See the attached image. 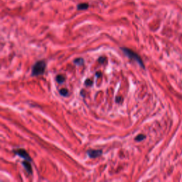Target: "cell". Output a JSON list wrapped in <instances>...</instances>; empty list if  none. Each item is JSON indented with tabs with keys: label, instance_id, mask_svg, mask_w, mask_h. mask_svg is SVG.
I'll list each match as a JSON object with an SVG mask.
<instances>
[{
	"label": "cell",
	"instance_id": "obj_6",
	"mask_svg": "<svg viewBox=\"0 0 182 182\" xmlns=\"http://www.w3.org/2000/svg\"><path fill=\"white\" fill-rule=\"evenodd\" d=\"M88 7H89V4L88 3H80L77 6V9L78 10H85Z\"/></svg>",
	"mask_w": 182,
	"mask_h": 182
},
{
	"label": "cell",
	"instance_id": "obj_11",
	"mask_svg": "<svg viewBox=\"0 0 182 182\" xmlns=\"http://www.w3.org/2000/svg\"><path fill=\"white\" fill-rule=\"evenodd\" d=\"M85 84L86 85H91L92 84V81L91 80V79H87L86 80V81L85 82Z\"/></svg>",
	"mask_w": 182,
	"mask_h": 182
},
{
	"label": "cell",
	"instance_id": "obj_8",
	"mask_svg": "<svg viewBox=\"0 0 182 182\" xmlns=\"http://www.w3.org/2000/svg\"><path fill=\"white\" fill-rule=\"evenodd\" d=\"M83 63H84V60H83V58H76V59L74 60V63L78 65H83Z\"/></svg>",
	"mask_w": 182,
	"mask_h": 182
},
{
	"label": "cell",
	"instance_id": "obj_2",
	"mask_svg": "<svg viewBox=\"0 0 182 182\" xmlns=\"http://www.w3.org/2000/svg\"><path fill=\"white\" fill-rule=\"evenodd\" d=\"M46 67V63L44 61H37L32 68V76H37L39 75H42L44 73Z\"/></svg>",
	"mask_w": 182,
	"mask_h": 182
},
{
	"label": "cell",
	"instance_id": "obj_10",
	"mask_svg": "<svg viewBox=\"0 0 182 182\" xmlns=\"http://www.w3.org/2000/svg\"><path fill=\"white\" fill-rule=\"evenodd\" d=\"M60 94L63 96H67L68 94V91L66 88H63L60 91Z\"/></svg>",
	"mask_w": 182,
	"mask_h": 182
},
{
	"label": "cell",
	"instance_id": "obj_12",
	"mask_svg": "<svg viewBox=\"0 0 182 182\" xmlns=\"http://www.w3.org/2000/svg\"><path fill=\"white\" fill-rule=\"evenodd\" d=\"M98 61H99V62H100V63H103L105 61V58H103V57H101V58H99V60H98Z\"/></svg>",
	"mask_w": 182,
	"mask_h": 182
},
{
	"label": "cell",
	"instance_id": "obj_7",
	"mask_svg": "<svg viewBox=\"0 0 182 182\" xmlns=\"http://www.w3.org/2000/svg\"><path fill=\"white\" fill-rule=\"evenodd\" d=\"M56 80L58 83H63L65 81V76L63 75H58L56 76Z\"/></svg>",
	"mask_w": 182,
	"mask_h": 182
},
{
	"label": "cell",
	"instance_id": "obj_3",
	"mask_svg": "<svg viewBox=\"0 0 182 182\" xmlns=\"http://www.w3.org/2000/svg\"><path fill=\"white\" fill-rule=\"evenodd\" d=\"M14 152H15V154L16 155H18V156H19L20 157L23 158L24 159L27 160V161H31V159L30 156L28 155V154L26 152L24 149H18L15 150Z\"/></svg>",
	"mask_w": 182,
	"mask_h": 182
},
{
	"label": "cell",
	"instance_id": "obj_1",
	"mask_svg": "<svg viewBox=\"0 0 182 182\" xmlns=\"http://www.w3.org/2000/svg\"><path fill=\"white\" fill-rule=\"evenodd\" d=\"M121 49L122 50V51L124 52V53L126 54L130 58L132 59V60H134L141 67H142L143 68H144V65L143 61H142V60L141 59V58L140 57V56L137 53L134 52L132 50H131L130 49H127V48H121Z\"/></svg>",
	"mask_w": 182,
	"mask_h": 182
},
{
	"label": "cell",
	"instance_id": "obj_4",
	"mask_svg": "<svg viewBox=\"0 0 182 182\" xmlns=\"http://www.w3.org/2000/svg\"><path fill=\"white\" fill-rule=\"evenodd\" d=\"M88 155L90 156L91 158H97L103 154V151L100 149H90L87 152Z\"/></svg>",
	"mask_w": 182,
	"mask_h": 182
},
{
	"label": "cell",
	"instance_id": "obj_9",
	"mask_svg": "<svg viewBox=\"0 0 182 182\" xmlns=\"http://www.w3.org/2000/svg\"><path fill=\"white\" fill-rule=\"evenodd\" d=\"M145 139V136L144 134H139L137 136V137L135 138V140L137 141V142H140L142 140H143Z\"/></svg>",
	"mask_w": 182,
	"mask_h": 182
},
{
	"label": "cell",
	"instance_id": "obj_5",
	"mask_svg": "<svg viewBox=\"0 0 182 182\" xmlns=\"http://www.w3.org/2000/svg\"><path fill=\"white\" fill-rule=\"evenodd\" d=\"M22 164H23L24 167L25 168V169L27 171L28 173H29V174H31V173H32V168H31V165L29 161L26 160V161H23V162H22Z\"/></svg>",
	"mask_w": 182,
	"mask_h": 182
}]
</instances>
